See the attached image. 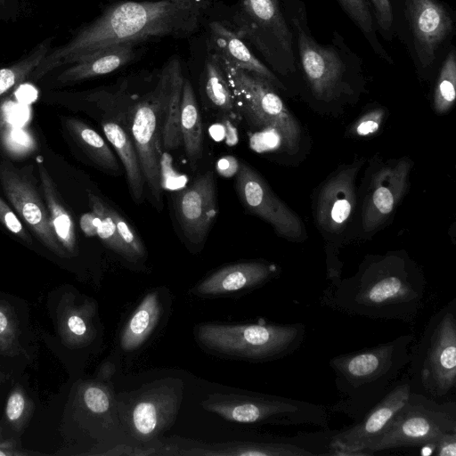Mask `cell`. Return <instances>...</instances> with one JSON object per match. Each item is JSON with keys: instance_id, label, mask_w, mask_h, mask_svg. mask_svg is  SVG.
Segmentation results:
<instances>
[{"instance_id": "1", "label": "cell", "mask_w": 456, "mask_h": 456, "mask_svg": "<svg viewBox=\"0 0 456 456\" xmlns=\"http://www.w3.org/2000/svg\"><path fill=\"white\" fill-rule=\"evenodd\" d=\"M212 0L123 2L110 7L68 44L45 56L29 76L39 79L64 64H73L118 45L194 31Z\"/></svg>"}, {"instance_id": "2", "label": "cell", "mask_w": 456, "mask_h": 456, "mask_svg": "<svg viewBox=\"0 0 456 456\" xmlns=\"http://www.w3.org/2000/svg\"><path fill=\"white\" fill-rule=\"evenodd\" d=\"M426 292L422 273L406 259L387 256L362 263L350 278L331 282L322 304L373 320L411 322Z\"/></svg>"}, {"instance_id": "3", "label": "cell", "mask_w": 456, "mask_h": 456, "mask_svg": "<svg viewBox=\"0 0 456 456\" xmlns=\"http://www.w3.org/2000/svg\"><path fill=\"white\" fill-rule=\"evenodd\" d=\"M293 35L297 73L313 97L330 102L354 93L363 83L362 59L337 30L330 42L320 44L312 35L304 0H281Z\"/></svg>"}, {"instance_id": "4", "label": "cell", "mask_w": 456, "mask_h": 456, "mask_svg": "<svg viewBox=\"0 0 456 456\" xmlns=\"http://www.w3.org/2000/svg\"><path fill=\"white\" fill-rule=\"evenodd\" d=\"M411 334L373 347L332 357L329 365L340 399L330 410L359 421L391 389L411 362Z\"/></svg>"}, {"instance_id": "5", "label": "cell", "mask_w": 456, "mask_h": 456, "mask_svg": "<svg viewBox=\"0 0 456 456\" xmlns=\"http://www.w3.org/2000/svg\"><path fill=\"white\" fill-rule=\"evenodd\" d=\"M395 31L419 77L439 67L456 32V15L444 0H395Z\"/></svg>"}, {"instance_id": "6", "label": "cell", "mask_w": 456, "mask_h": 456, "mask_svg": "<svg viewBox=\"0 0 456 456\" xmlns=\"http://www.w3.org/2000/svg\"><path fill=\"white\" fill-rule=\"evenodd\" d=\"M303 323H201L195 338L205 350L224 357L270 362L293 354L305 337Z\"/></svg>"}, {"instance_id": "7", "label": "cell", "mask_w": 456, "mask_h": 456, "mask_svg": "<svg viewBox=\"0 0 456 456\" xmlns=\"http://www.w3.org/2000/svg\"><path fill=\"white\" fill-rule=\"evenodd\" d=\"M201 406L236 423L329 427L325 406L277 395L213 393L207 396Z\"/></svg>"}, {"instance_id": "8", "label": "cell", "mask_w": 456, "mask_h": 456, "mask_svg": "<svg viewBox=\"0 0 456 456\" xmlns=\"http://www.w3.org/2000/svg\"><path fill=\"white\" fill-rule=\"evenodd\" d=\"M456 431V403H439L411 391L402 408L381 435L366 449V455L403 447L435 446L445 434Z\"/></svg>"}, {"instance_id": "9", "label": "cell", "mask_w": 456, "mask_h": 456, "mask_svg": "<svg viewBox=\"0 0 456 456\" xmlns=\"http://www.w3.org/2000/svg\"><path fill=\"white\" fill-rule=\"evenodd\" d=\"M231 88L247 120L254 126L280 132L283 144L290 152L297 150L300 128L277 89L264 77L240 69L215 53Z\"/></svg>"}, {"instance_id": "10", "label": "cell", "mask_w": 456, "mask_h": 456, "mask_svg": "<svg viewBox=\"0 0 456 456\" xmlns=\"http://www.w3.org/2000/svg\"><path fill=\"white\" fill-rule=\"evenodd\" d=\"M183 383L168 378L145 384L117 397L119 420L132 438L151 444L175 423L183 398Z\"/></svg>"}, {"instance_id": "11", "label": "cell", "mask_w": 456, "mask_h": 456, "mask_svg": "<svg viewBox=\"0 0 456 456\" xmlns=\"http://www.w3.org/2000/svg\"><path fill=\"white\" fill-rule=\"evenodd\" d=\"M242 32L273 71L282 77L297 74L291 28L281 0H241Z\"/></svg>"}, {"instance_id": "12", "label": "cell", "mask_w": 456, "mask_h": 456, "mask_svg": "<svg viewBox=\"0 0 456 456\" xmlns=\"http://www.w3.org/2000/svg\"><path fill=\"white\" fill-rule=\"evenodd\" d=\"M455 300L436 317L429 331L419 376L423 387L434 397H443L456 386Z\"/></svg>"}, {"instance_id": "13", "label": "cell", "mask_w": 456, "mask_h": 456, "mask_svg": "<svg viewBox=\"0 0 456 456\" xmlns=\"http://www.w3.org/2000/svg\"><path fill=\"white\" fill-rule=\"evenodd\" d=\"M130 135L136 151L144 182L155 207L161 210V134L157 95L138 102L131 111Z\"/></svg>"}, {"instance_id": "14", "label": "cell", "mask_w": 456, "mask_h": 456, "mask_svg": "<svg viewBox=\"0 0 456 456\" xmlns=\"http://www.w3.org/2000/svg\"><path fill=\"white\" fill-rule=\"evenodd\" d=\"M236 191L243 206L250 213L270 224L280 236L292 241H300L305 238L300 218L245 163H240L236 172Z\"/></svg>"}, {"instance_id": "15", "label": "cell", "mask_w": 456, "mask_h": 456, "mask_svg": "<svg viewBox=\"0 0 456 456\" xmlns=\"http://www.w3.org/2000/svg\"><path fill=\"white\" fill-rule=\"evenodd\" d=\"M411 391L409 380L391 389L355 424L332 436L329 455H366L367 447L385 430Z\"/></svg>"}, {"instance_id": "16", "label": "cell", "mask_w": 456, "mask_h": 456, "mask_svg": "<svg viewBox=\"0 0 456 456\" xmlns=\"http://www.w3.org/2000/svg\"><path fill=\"white\" fill-rule=\"evenodd\" d=\"M0 182L7 199L38 240L55 255L68 257L53 232L47 209L31 183L7 162L0 165Z\"/></svg>"}, {"instance_id": "17", "label": "cell", "mask_w": 456, "mask_h": 456, "mask_svg": "<svg viewBox=\"0 0 456 456\" xmlns=\"http://www.w3.org/2000/svg\"><path fill=\"white\" fill-rule=\"evenodd\" d=\"M412 164L409 158H403L374 174L362 211L365 232H375L391 216L407 191Z\"/></svg>"}, {"instance_id": "18", "label": "cell", "mask_w": 456, "mask_h": 456, "mask_svg": "<svg viewBox=\"0 0 456 456\" xmlns=\"http://www.w3.org/2000/svg\"><path fill=\"white\" fill-rule=\"evenodd\" d=\"M217 214L216 184L211 170L198 176L176 195V219L183 236L191 244L204 242Z\"/></svg>"}, {"instance_id": "19", "label": "cell", "mask_w": 456, "mask_h": 456, "mask_svg": "<svg viewBox=\"0 0 456 456\" xmlns=\"http://www.w3.org/2000/svg\"><path fill=\"white\" fill-rule=\"evenodd\" d=\"M358 169V165L346 167L322 187L315 216L323 231L338 233L349 223L355 208L354 181Z\"/></svg>"}, {"instance_id": "20", "label": "cell", "mask_w": 456, "mask_h": 456, "mask_svg": "<svg viewBox=\"0 0 456 456\" xmlns=\"http://www.w3.org/2000/svg\"><path fill=\"white\" fill-rule=\"evenodd\" d=\"M275 264L252 260L225 265L200 281L191 290L199 297H220L255 289L276 277Z\"/></svg>"}, {"instance_id": "21", "label": "cell", "mask_w": 456, "mask_h": 456, "mask_svg": "<svg viewBox=\"0 0 456 456\" xmlns=\"http://www.w3.org/2000/svg\"><path fill=\"white\" fill-rule=\"evenodd\" d=\"M95 303L85 299L77 302L73 294L61 297L57 310V324L62 342L70 347H83L95 338Z\"/></svg>"}, {"instance_id": "22", "label": "cell", "mask_w": 456, "mask_h": 456, "mask_svg": "<svg viewBox=\"0 0 456 456\" xmlns=\"http://www.w3.org/2000/svg\"><path fill=\"white\" fill-rule=\"evenodd\" d=\"M293 439L239 441L190 448L184 455L223 456H313L319 455Z\"/></svg>"}, {"instance_id": "23", "label": "cell", "mask_w": 456, "mask_h": 456, "mask_svg": "<svg viewBox=\"0 0 456 456\" xmlns=\"http://www.w3.org/2000/svg\"><path fill=\"white\" fill-rule=\"evenodd\" d=\"M183 77L179 71L173 70L161 80L157 91L159 108L162 148L172 151L182 143L180 132Z\"/></svg>"}, {"instance_id": "24", "label": "cell", "mask_w": 456, "mask_h": 456, "mask_svg": "<svg viewBox=\"0 0 456 456\" xmlns=\"http://www.w3.org/2000/svg\"><path fill=\"white\" fill-rule=\"evenodd\" d=\"M210 28L217 53L237 68L264 77L277 90H287L276 74L251 53L239 36L218 22H212Z\"/></svg>"}, {"instance_id": "25", "label": "cell", "mask_w": 456, "mask_h": 456, "mask_svg": "<svg viewBox=\"0 0 456 456\" xmlns=\"http://www.w3.org/2000/svg\"><path fill=\"white\" fill-rule=\"evenodd\" d=\"M133 57V45L109 47L73 63L60 73L57 81L67 84L106 75L126 65Z\"/></svg>"}, {"instance_id": "26", "label": "cell", "mask_w": 456, "mask_h": 456, "mask_svg": "<svg viewBox=\"0 0 456 456\" xmlns=\"http://www.w3.org/2000/svg\"><path fill=\"white\" fill-rule=\"evenodd\" d=\"M163 311L159 292L147 293L125 324L120 335L122 349L131 352L139 348L159 324Z\"/></svg>"}, {"instance_id": "27", "label": "cell", "mask_w": 456, "mask_h": 456, "mask_svg": "<svg viewBox=\"0 0 456 456\" xmlns=\"http://www.w3.org/2000/svg\"><path fill=\"white\" fill-rule=\"evenodd\" d=\"M102 127L123 165L133 199L141 203L145 182L130 133L114 120L103 121Z\"/></svg>"}, {"instance_id": "28", "label": "cell", "mask_w": 456, "mask_h": 456, "mask_svg": "<svg viewBox=\"0 0 456 456\" xmlns=\"http://www.w3.org/2000/svg\"><path fill=\"white\" fill-rule=\"evenodd\" d=\"M180 132L188 161L195 168L202 157L204 133L194 91L187 79L183 83Z\"/></svg>"}, {"instance_id": "29", "label": "cell", "mask_w": 456, "mask_h": 456, "mask_svg": "<svg viewBox=\"0 0 456 456\" xmlns=\"http://www.w3.org/2000/svg\"><path fill=\"white\" fill-rule=\"evenodd\" d=\"M38 173L53 232L69 256L73 255L76 250V233L72 217L63 206L53 181L44 165L39 166Z\"/></svg>"}, {"instance_id": "30", "label": "cell", "mask_w": 456, "mask_h": 456, "mask_svg": "<svg viewBox=\"0 0 456 456\" xmlns=\"http://www.w3.org/2000/svg\"><path fill=\"white\" fill-rule=\"evenodd\" d=\"M65 126L78 147L96 167L110 174L120 173L116 156L94 129L75 118H66Z\"/></svg>"}, {"instance_id": "31", "label": "cell", "mask_w": 456, "mask_h": 456, "mask_svg": "<svg viewBox=\"0 0 456 456\" xmlns=\"http://www.w3.org/2000/svg\"><path fill=\"white\" fill-rule=\"evenodd\" d=\"M348 18L360 29L373 53L387 61L394 64L393 58L381 45L370 6L367 0H336Z\"/></svg>"}, {"instance_id": "32", "label": "cell", "mask_w": 456, "mask_h": 456, "mask_svg": "<svg viewBox=\"0 0 456 456\" xmlns=\"http://www.w3.org/2000/svg\"><path fill=\"white\" fill-rule=\"evenodd\" d=\"M433 94L435 110L439 114L448 112L456 98V49L451 45L438 67Z\"/></svg>"}, {"instance_id": "33", "label": "cell", "mask_w": 456, "mask_h": 456, "mask_svg": "<svg viewBox=\"0 0 456 456\" xmlns=\"http://www.w3.org/2000/svg\"><path fill=\"white\" fill-rule=\"evenodd\" d=\"M205 90L208 100L216 109L227 113L233 111L234 99L215 53L206 62Z\"/></svg>"}, {"instance_id": "34", "label": "cell", "mask_w": 456, "mask_h": 456, "mask_svg": "<svg viewBox=\"0 0 456 456\" xmlns=\"http://www.w3.org/2000/svg\"><path fill=\"white\" fill-rule=\"evenodd\" d=\"M50 41L42 42L22 60L0 69V100L31 75L50 51Z\"/></svg>"}, {"instance_id": "35", "label": "cell", "mask_w": 456, "mask_h": 456, "mask_svg": "<svg viewBox=\"0 0 456 456\" xmlns=\"http://www.w3.org/2000/svg\"><path fill=\"white\" fill-rule=\"evenodd\" d=\"M88 199L92 212L97 216L96 235L112 251L126 260L133 262L130 254L120 240L112 218L109 215L108 204L94 193H89Z\"/></svg>"}, {"instance_id": "36", "label": "cell", "mask_w": 456, "mask_h": 456, "mask_svg": "<svg viewBox=\"0 0 456 456\" xmlns=\"http://www.w3.org/2000/svg\"><path fill=\"white\" fill-rule=\"evenodd\" d=\"M81 403L84 408L94 416L110 417L117 409V399L101 383L86 382L80 389Z\"/></svg>"}, {"instance_id": "37", "label": "cell", "mask_w": 456, "mask_h": 456, "mask_svg": "<svg viewBox=\"0 0 456 456\" xmlns=\"http://www.w3.org/2000/svg\"><path fill=\"white\" fill-rule=\"evenodd\" d=\"M18 322L11 306L0 302V354L14 356L20 354Z\"/></svg>"}, {"instance_id": "38", "label": "cell", "mask_w": 456, "mask_h": 456, "mask_svg": "<svg viewBox=\"0 0 456 456\" xmlns=\"http://www.w3.org/2000/svg\"><path fill=\"white\" fill-rule=\"evenodd\" d=\"M33 409L30 399L20 386L10 393L6 405L5 416L9 423L17 430H20L27 423Z\"/></svg>"}, {"instance_id": "39", "label": "cell", "mask_w": 456, "mask_h": 456, "mask_svg": "<svg viewBox=\"0 0 456 456\" xmlns=\"http://www.w3.org/2000/svg\"><path fill=\"white\" fill-rule=\"evenodd\" d=\"M372 12L378 35L387 42L395 37V0H367Z\"/></svg>"}, {"instance_id": "40", "label": "cell", "mask_w": 456, "mask_h": 456, "mask_svg": "<svg viewBox=\"0 0 456 456\" xmlns=\"http://www.w3.org/2000/svg\"><path fill=\"white\" fill-rule=\"evenodd\" d=\"M0 136L4 148L12 156H25L36 149L35 139L22 127L8 126Z\"/></svg>"}, {"instance_id": "41", "label": "cell", "mask_w": 456, "mask_h": 456, "mask_svg": "<svg viewBox=\"0 0 456 456\" xmlns=\"http://www.w3.org/2000/svg\"><path fill=\"white\" fill-rule=\"evenodd\" d=\"M385 118V110L377 108L364 113L351 126L350 134L356 137H368L376 134Z\"/></svg>"}, {"instance_id": "42", "label": "cell", "mask_w": 456, "mask_h": 456, "mask_svg": "<svg viewBox=\"0 0 456 456\" xmlns=\"http://www.w3.org/2000/svg\"><path fill=\"white\" fill-rule=\"evenodd\" d=\"M0 222L12 233L15 234L27 243H31V238L27 233L22 223L12 209L0 197Z\"/></svg>"}, {"instance_id": "43", "label": "cell", "mask_w": 456, "mask_h": 456, "mask_svg": "<svg viewBox=\"0 0 456 456\" xmlns=\"http://www.w3.org/2000/svg\"><path fill=\"white\" fill-rule=\"evenodd\" d=\"M20 103L11 96L0 100V135L14 120L19 113Z\"/></svg>"}, {"instance_id": "44", "label": "cell", "mask_w": 456, "mask_h": 456, "mask_svg": "<svg viewBox=\"0 0 456 456\" xmlns=\"http://www.w3.org/2000/svg\"><path fill=\"white\" fill-rule=\"evenodd\" d=\"M438 456L456 455V431L444 435L434 446Z\"/></svg>"}, {"instance_id": "45", "label": "cell", "mask_w": 456, "mask_h": 456, "mask_svg": "<svg viewBox=\"0 0 456 456\" xmlns=\"http://www.w3.org/2000/svg\"><path fill=\"white\" fill-rule=\"evenodd\" d=\"M80 227L87 236L96 235L97 216L94 212L84 214L80 218Z\"/></svg>"}, {"instance_id": "46", "label": "cell", "mask_w": 456, "mask_h": 456, "mask_svg": "<svg viewBox=\"0 0 456 456\" xmlns=\"http://www.w3.org/2000/svg\"><path fill=\"white\" fill-rule=\"evenodd\" d=\"M24 454L27 453L19 452L16 448L15 443L12 440L3 439L0 428V456H17Z\"/></svg>"}]
</instances>
